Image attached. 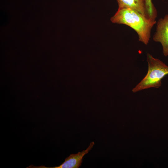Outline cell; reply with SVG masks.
<instances>
[{"mask_svg":"<svg viewBox=\"0 0 168 168\" xmlns=\"http://www.w3.org/2000/svg\"><path fill=\"white\" fill-rule=\"evenodd\" d=\"M94 145V142H91L86 150L79 152L77 154L70 155L65 159L64 161L59 166L47 167L44 166H35L31 165L26 168H78L81 165L83 156L91 149Z\"/></svg>","mask_w":168,"mask_h":168,"instance_id":"obj_3","label":"cell"},{"mask_svg":"<svg viewBox=\"0 0 168 168\" xmlns=\"http://www.w3.org/2000/svg\"><path fill=\"white\" fill-rule=\"evenodd\" d=\"M117 1L118 4V8H129L132 9L149 18L146 11L145 0H117Z\"/></svg>","mask_w":168,"mask_h":168,"instance_id":"obj_5","label":"cell"},{"mask_svg":"<svg viewBox=\"0 0 168 168\" xmlns=\"http://www.w3.org/2000/svg\"><path fill=\"white\" fill-rule=\"evenodd\" d=\"M148 65L147 72L145 77L132 90L136 92L150 88H159L161 85V80L168 74V66L160 59L147 54Z\"/></svg>","mask_w":168,"mask_h":168,"instance_id":"obj_2","label":"cell"},{"mask_svg":"<svg viewBox=\"0 0 168 168\" xmlns=\"http://www.w3.org/2000/svg\"><path fill=\"white\" fill-rule=\"evenodd\" d=\"M114 23L126 25L138 34L139 40L147 45L149 41L151 31L156 22L135 10L129 8H118L110 19Z\"/></svg>","mask_w":168,"mask_h":168,"instance_id":"obj_1","label":"cell"},{"mask_svg":"<svg viewBox=\"0 0 168 168\" xmlns=\"http://www.w3.org/2000/svg\"><path fill=\"white\" fill-rule=\"evenodd\" d=\"M153 40L160 42L163 48V53L165 56L168 55V14L163 18L160 19L157 23L156 30Z\"/></svg>","mask_w":168,"mask_h":168,"instance_id":"obj_4","label":"cell"},{"mask_svg":"<svg viewBox=\"0 0 168 168\" xmlns=\"http://www.w3.org/2000/svg\"><path fill=\"white\" fill-rule=\"evenodd\" d=\"M145 2L146 11L149 18L152 20H155L157 12L152 0H145Z\"/></svg>","mask_w":168,"mask_h":168,"instance_id":"obj_6","label":"cell"}]
</instances>
